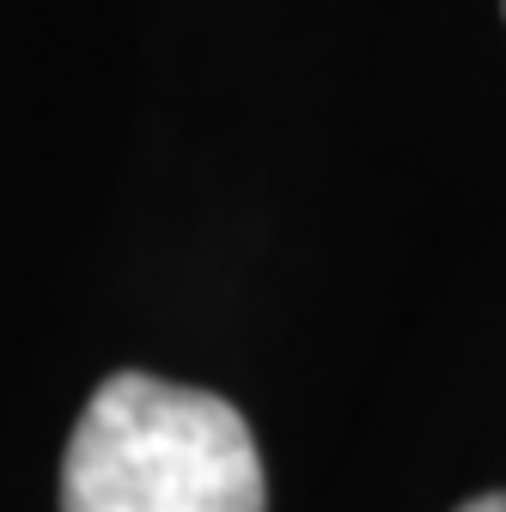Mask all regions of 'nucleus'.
I'll return each instance as SVG.
<instances>
[{
	"label": "nucleus",
	"mask_w": 506,
	"mask_h": 512,
	"mask_svg": "<svg viewBox=\"0 0 506 512\" xmlns=\"http://www.w3.org/2000/svg\"><path fill=\"white\" fill-rule=\"evenodd\" d=\"M61 512H263L257 439L214 391L116 372L68 439Z\"/></svg>",
	"instance_id": "1"
},
{
	"label": "nucleus",
	"mask_w": 506,
	"mask_h": 512,
	"mask_svg": "<svg viewBox=\"0 0 506 512\" xmlns=\"http://www.w3.org/2000/svg\"><path fill=\"white\" fill-rule=\"evenodd\" d=\"M458 512H506V494H482V500H470V506H458Z\"/></svg>",
	"instance_id": "2"
}]
</instances>
